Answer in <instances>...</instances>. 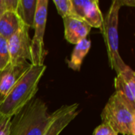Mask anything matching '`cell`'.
I'll return each mask as SVG.
<instances>
[{"label": "cell", "mask_w": 135, "mask_h": 135, "mask_svg": "<svg viewBox=\"0 0 135 135\" xmlns=\"http://www.w3.org/2000/svg\"><path fill=\"white\" fill-rule=\"evenodd\" d=\"M102 123L108 124L119 134L135 135V113L114 93L101 112Z\"/></svg>", "instance_id": "4"}, {"label": "cell", "mask_w": 135, "mask_h": 135, "mask_svg": "<svg viewBox=\"0 0 135 135\" xmlns=\"http://www.w3.org/2000/svg\"><path fill=\"white\" fill-rule=\"evenodd\" d=\"M10 64V57L8 48V42L6 38L0 36V70Z\"/></svg>", "instance_id": "16"}, {"label": "cell", "mask_w": 135, "mask_h": 135, "mask_svg": "<svg viewBox=\"0 0 135 135\" xmlns=\"http://www.w3.org/2000/svg\"><path fill=\"white\" fill-rule=\"evenodd\" d=\"M48 0H37L36 11L34 21V36L31 40V60L32 65H44L46 56L44 37L47 17Z\"/></svg>", "instance_id": "5"}, {"label": "cell", "mask_w": 135, "mask_h": 135, "mask_svg": "<svg viewBox=\"0 0 135 135\" xmlns=\"http://www.w3.org/2000/svg\"><path fill=\"white\" fill-rule=\"evenodd\" d=\"M79 107L78 104L64 105L61 113L51 122L43 135H59V134L78 116L77 111Z\"/></svg>", "instance_id": "10"}, {"label": "cell", "mask_w": 135, "mask_h": 135, "mask_svg": "<svg viewBox=\"0 0 135 135\" xmlns=\"http://www.w3.org/2000/svg\"><path fill=\"white\" fill-rule=\"evenodd\" d=\"M121 77L123 78V81L126 82V84L128 85L130 88L131 93L135 96V73L134 71L129 66H127L122 72L119 74Z\"/></svg>", "instance_id": "17"}, {"label": "cell", "mask_w": 135, "mask_h": 135, "mask_svg": "<svg viewBox=\"0 0 135 135\" xmlns=\"http://www.w3.org/2000/svg\"><path fill=\"white\" fill-rule=\"evenodd\" d=\"M47 66L32 65L24 76L9 92L0 103V115L13 118L34 99L38 91V85Z\"/></svg>", "instance_id": "2"}, {"label": "cell", "mask_w": 135, "mask_h": 135, "mask_svg": "<svg viewBox=\"0 0 135 135\" xmlns=\"http://www.w3.org/2000/svg\"><path fill=\"white\" fill-rule=\"evenodd\" d=\"M115 93L123 103L133 112L135 113V96L131 93L130 88L123 81L120 74H117L114 80Z\"/></svg>", "instance_id": "14"}, {"label": "cell", "mask_w": 135, "mask_h": 135, "mask_svg": "<svg viewBox=\"0 0 135 135\" xmlns=\"http://www.w3.org/2000/svg\"><path fill=\"white\" fill-rule=\"evenodd\" d=\"M23 25L16 11H6L0 14V36L8 40Z\"/></svg>", "instance_id": "11"}, {"label": "cell", "mask_w": 135, "mask_h": 135, "mask_svg": "<svg viewBox=\"0 0 135 135\" xmlns=\"http://www.w3.org/2000/svg\"><path fill=\"white\" fill-rule=\"evenodd\" d=\"M30 66L31 63L27 61L19 64H9L0 70V103Z\"/></svg>", "instance_id": "8"}, {"label": "cell", "mask_w": 135, "mask_h": 135, "mask_svg": "<svg viewBox=\"0 0 135 135\" xmlns=\"http://www.w3.org/2000/svg\"><path fill=\"white\" fill-rule=\"evenodd\" d=\"M75 15L91 28H101L104 17L98 0H71Z\"/></svg>", "instance_id": "7"}, {"label": "cell", "mask_w": 135, "mask_h": 135, "mask_svg": "<svg viewBox=\"0 0 135 135\" xmlns=\"http://www.w3.org/2000/svg\"><path fill=\"white\" fill-rule=\"evenodd\" d=\"M65 39L72 44H77L86 39L91 31V27L82 19L78 17L63 18Z\"/></svg>", "instance_id": "9"}, {"label": "cell", "mask_w": 135, "mask_h": 135, "mask_svg": "<svg viewBox=\"0 0 135 135\" xmlns=\"http://www.w3.org/2000/svg\"><path fill=\"white\" fill-rule=\"evenodd\" d=\"M91 47V41L87 38L77 44L71 53L70 60H67L68 67L75 71H80L83 60Z\"/></svg>", "instance_id": "13"}, {"label": "cell", "mask_w": 135, "mask_h": 135, "mask_svg": "<svg viewBox=\"0 0 135 135\" xmlns=\"http://www.w3.org/2000/svg\"><path fill=\"white\" fill-rule=\"evenodd\" d=\"M11 117L2 116L0 115V135L10 134Z\"/></svg>", "instance_id": "19"}, {"label": "cell", "mask_w": 135, "mask_h": 135, "mask_svg": "<svg viewBox=\"0 0 135 135\" xmlns=\"http://www.w3.org/2000/svg\"><path fill=\"white\" fill-rule=\"evenodd\" d=\"M37 0H18L16 13L21 22L29 28H33Z\"/></svg>", "instance_id": "12"}, {"label": "cell", "mask_w": 135, "mask_h": 135, "mask_svg": "<svg viewBox=\"0 0 135 135\" xmlns=\"http://www.w3.org/2000/svg\"><path fill=\"white\" fill-rule=\"evenodd\" d=\"M18 0H0V14L6 11H16Z\"/></svg>", "instance_id": "18"}, {"label": "cell", "mask_w": 135, "mask_h": 135, "mask_svg": "<svg viewBox=\"0 0 135 135\" xmlns=\"http://www.w3.org/2000/svg\"><path fill=\"white\" fill-rule=\"evenodd\" d=\"M53 3L55 4L59 14L62 17V19L70 17H78L74 13L71 0H53Z\"/></svg>", "instance_id": "15"}, {"label": "cell", "mask_w": 135, "mask_h": 135, "mask_svg": "<svg viewBox=\"0 0 135 135\" xmlns=\"http://www.w3.org/2000/svg\"><path fill=\"white\" fill-rule=\"evenodd\" d=\"M122 6H123V0L112 1L106 16L104 17L100 28L107 47L109 66L116 72V74L122 72L127 66L119 51V14Z\"/></svg>", "instance_id": "3"}, {"label": "cell", "mask_w": 135, "mask_h": 135, "mask_svg": "<svg viewBox=\"0 0 135 135\" xmlns=\"http://www.w3.org/2000/svg\"><path fill=\"white\" fill-rule=\"evenodd\" d=\"M93 135H118L108 124L102 123L93 131Z\"/></svg>", "instance_id": "20"}, {"label": "cell", "mask_w": 135, "mask_h": 135, "mask_svg": "<svg viewBox=\"0 0 135 135\" xmlns=\"http://www.w3.org/2000/svg\"><path fill=\"white\" fill-rule=\"evenodd\" d=\"M29 28L23 25L22 27L8 40V48L10 64H19L31 60V39Z\"/></svg>", "instance_id": "6"}, {"label": "cell", "mask_w": 135, "mask_h": 135, "mask_svg": "<svg viewBox=\"0 0 135 135\" xmlns=\"http://www.w3.org/2000/svg\"><path fill=\"white\" fill-rule=\"evenodd\" d=\"M63 107L49 113L47 104L42 100H32L12 118L9 135H43Z\"/></svg>", "instance_id": "1"}]
</instances>
